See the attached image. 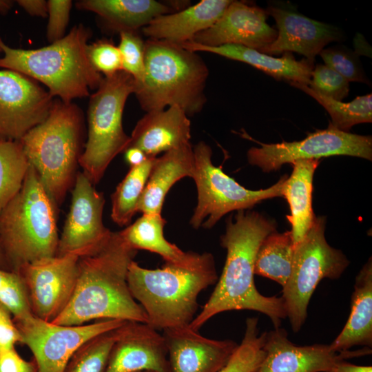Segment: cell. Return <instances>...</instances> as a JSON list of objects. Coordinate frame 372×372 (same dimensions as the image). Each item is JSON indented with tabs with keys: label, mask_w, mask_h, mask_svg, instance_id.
I'll return each instance as SVG.
<instances>
[{
	"label": "cell",
	"mask_w": 372,
	"mask_h": 372,
	"mask_svg": "<svg viewBox=\"0 0 372 372\" xmlns=\"http://www.w3.org/2000/svg\"><path fill=\"white\" fill-rule=\"evenodd\" d=\"M247 152L249 164L263 172L278 170L283 165L297 160L320 159L336 155H346L372 159V136L340 131L329 123L324 130L309 133L301 141L262 143Z\"/></svg>",
	"instance_id": "7c38bea8"
},
{
	"label": "cell",
	"mask_w": 372,
	"mask_h": 372,
	"mask_svg": "<svg viewBox=\"0 0 372 372\" xmlns=\"http://www.w3.org/2000/svg\"><path fill=\"white\" fill-rule=\"evenodd\" d=\"M91 31L83 25L73 27L62 39L34 50L13 48L0 39V69L12 70L45 85L50 95L70 103L88 96L103 76L87 55Z\"/></svg>",
	"instance_id": "3957f363"
},
{
	"label": "cell",
	"mask_w": 372,
	"mask_h": 372,
	"mask_svg": "<svg viewBox=\"0 0 372 372\" xmlns=\"http://www.w3.org/2000/svg\"><path fill=\"white\" fill-rule=\"evenodd\" d=\"M231 0H202L178 12L154 18L142 28L148 39L177 44L190 41L212 26L223 15Z\"/></svg>",
	"instance_id": "7402d4cb"
},
{
	"label": "cell",
	"mask_w": 372,
	"mask_h": 372,
	"mask_svg": "<svg viewBox=\"0 0 372 372\" xmlns=\"http://www.w3.org/2000/svg\"><path fill=\"white\" fill-rule=\"evenodd\" d=\"M87 55L93 68L103 76L123 70L119 49L110 40L101 39L88 44Z\"/></svg>",
	"instance_id": "f35d334b"
},
{
	"label": "cell",
	"mask_w": 372,
	"mask_h": 372,
	"mask_svg": "<svg viewBox=\"0 0 372 372\" xmlns=\"http://www.w3.org/2000/svg\"><path fill=\"white\" fill-rule=\"evenodd\" d=\"M264 349L266 355L254 372H328L344 359L371 352L369 347L334 352L327 344L296 345L280 327L266 332Z\"/></svg>",
	"instance_id": "2e32d148"
},
{
	"label": "cell",
	"mask_w": 372,
	"mask_h": 372,
	"mask_svg": "<svg viewBox=\"0 0 372 372\" xmlns=\"http://www.w3.org/2000/svg\"><path fill=\"white\" fill-rule=\"evenodd\" d=\"M82 125L76 105L55 100L46 118L20 140L29 164L56 209L75 180Z\"/></svg>",
	"instance_id": "52a82bcc"
},
{
	"label": "cell",
	"mask_w": 372,
	"mask_h": 372,
	"mask_svg": "<svg viewBox=\"0 0 372 372\" xmlns=\"http://www.w3.org/2000/svg\"><path fill=\"white\" fill-rule=\"evenodd\" d=\"M156 157H148L141 165L130 167L112 195L111 218L118 225H127L138 212V204Z\"/></svg>",
	"instance_id": "f546056e"
},
{
	"label": "cell",
	"mask_w": 372,
	"mask_h": 372,
	"mask_svg": "<svg viewBox=\"0 0 372 372\" xmlns=\"http://www.w3.org/2000/svg\"><path fill=\"white\" fill-rule=\"evenodd\" d=\"M0 372H37L34 359L22 358L15 348L0 353Z\"/></svg>",
	"instance_id": "b9f144b4"
},
{
	"label": "cell",
	"mask_w": 372,
	"mask_h": 372,
	"mask_svg": "<svg viewBox=\"0 0 372 372\" xmlns=\"http://www.w3.org/2000/svg\"><path fill=\"white\" fill-rule=\"evenodd\" d=\"M328 98L341 101L349 94V82L326 65L318 64L308 85Z\"/></svg>",
	"instance_id": "8d00e7d4"
},
{
	"label": "cell",
	"mask_w": 372,
	"mask_h": 372,
	"mask_svg": "<svg viewBox=\"0 0 372 372\" xmlns=\"http://www.w3.org/2000/svg\"><path fill=\"white\" fill-rule=\"evenodd\" d=\"M335 372H372L371 366H358L344 361L340 362Z\"/></svg>",
	"instance_id": "f6af8a7d"
},
{
	"label": "cell",
	"mask_w": 372,
	"mask_h": 372,
	"mask_svg": "<svg viewBox=\"0 0 372 372\" xmlns=\"http://www.w3.org/2000/svg\"><path fill=\"white\" fill-rule=\"evenodd\" d=\"M357 345L372 347L371 258L355 278L350 315L344 328L329 347L334 352H341Z\"/></svg>",
	"instance_id": "484cf974"
},
{
	"label": "cell",
	"mask_w": 372,
	"mask_h": 372,
	"mask_svg": "<svg viewBox=\"0 0 372 372\" xmlns=\"http://www.w3.org/2000/svg\"><path fill=\"white\" fill-rule=\"evenodd\" d=\"M17 3L32 16H48V1L44 0H19Z\"/></svg>",
	"instance_id": "7bdbcfd3"
},
{
	"label": "cell",
	"mask_w": 372,
	"mask_h": 372,
	"mask_svg": "<svg viewBox=\"0 0 372 372\" xmlns=\"http://www.w3.org/2000/svg\"><path fill=\"white\" fill-rule=\"evenodd\" d=\"M119 327L83 343L72 355L64 372H104Z\"/></svg>",
	"instance_id": "d6a6232c"
},
{
	"label": "cell",
	"mask_w": 372,
	"mask_h": 372,
	"mask_svg": "<svg viewBox=\"0 0 372 372\" xmlns=\"http://www.w3.org/2000/svg\"><path fill=\"white\" fill-rule=\"evenodd\" d=\"M319 54L325 65L340 74L347 81L365 82L367 81L353 52L340 47L323 49Z\"/></svg>",
	"instance_id": "74e56055"
},
{
	"label": "cell",
	"mask_w": 372,
	"mask_h": 372,
	"mask_svg": "<svg viewBox=\"0 0 372 372\" xmlns=\"http://www.w3.org/2000/svg\"><path fill=\"white\" fill-rule=\"evenodd\" d=\"M13 4V1L0 0V13L6 14L12 8Z\"/></svg>",
	"instance_id": "bcb514c9"
},
{
	"label": "cell",
	"mask_w": 372,
	"mask_h": 372,
	"mask_svg": "<svg viewBox=\"0 0 372 372\" xmlns=\"http://www.w3.org/2000/svg\"><path fill=\"white\" fill-rule=\"evenodd\" d=\"M13 321L21 336L20 343L26 345L33 354L37 372H64L72 355L83 343L127 322L110 319L66 326L46 322L33 315Z\"/></svg>",
	"instance_id": "8fae6325"
},
{
	"label": "cell",
	"mask_w": 372,
	"mask_h": 372,
	"mask_svg": "<svg viewBox=\"0 0 372 372\" xmlns=\"http://www.w3.org/2000/svg\"><path fill=\"white\" fill-rule=\"evenodd\" d=\"M265 11L274 19L278 34L271 44L258 50L262 53L270 55L294 52L314 63L316 56L325 45L342 37L335 26L311 19L293 10L269 6Z\"/></svg>",
	"instance_id": "ffe728a7"
},
{
	"label": "cell",
	"mask_w": 372,
	"mask_h": 372,
	"mask_svg": "<svg viewBox=\"0 0 372 372\" xmlns=\"http://www.w3.org/2000/svg\"><path fill=\"white\" fill-rule=\"evenodd\" d=\"M119 49L122 70L131 75L135 83L142 81L145 72V41L136 31L119 32Z\"/></svg>",
	"instance_id": "d590c367"
},
{
	"label": "cell",
	"mask_w": 372,
	"mask_h": 372,
	"mask_svg": "<svg viewBox=\"0 0 372 372\" xmlns=\"http://www.w3.org/2000/svg\"><path fill=\"white\" fill-rule=\"evenodd\" d=\"M257 318H248L241 343L218 372H254L263 361L266 332L259 333Z\"/></svg>",
	"instance_id": "836d02e7"
},
{
	"label": "cell",
	"mask_w": 372,
	"mask_h": 372,
	"mask_svg": "<svg viewBox=\"0 0 372 372\" xmlns=\"http://www.w3.org/2000/svg\"><path fill=\"white\" fill-rule=\"evenodd\" d=\"M0 302L10 311L13 320L32 315L26 287L17 272L0 269Z\"/></svg>",
	"instance_id": "e575fe53"
},
{
	"label": "cell",
	"mask_w": 372,
	"mask_h": 372,
	"mask_svg": "<svg viewBox=\"0 0 372 372\" xmlns=\"http://www.w3.org/2000/svg\"><path fill=\"white\" fill-rule=\"evenodd\" d=\"M124 152L125 161L130 167L141 165L148 158L141 149L134 147H127Z\"/></svg>",
	"instance_id": "ee69618b"
},
{
	"label": "cell",
	"mask_w": 372,
	"mask_h": 372,
	"mask_svg": "<svg viewBox=\"0 0 372 372\" xmlns=\"http://www.w3.org/2000/svg\"><path fill=\"white\" fill-rule=\"evenodd\" d=\"M29 166L20 141H0V213L20 191Z\"/></svg>",
	"instance_id": "1f68e13d"
},
{
	"label": "cell",
	"mask_w": 372,
	"mask_h": 372,
	"mask_svg": "<svg viewBox=\"0 0 372 372\" xmlns=\"http://www.w3.org/2000/svg\"><path fill=\"white\" fill-rule=\"evenodd\" d=\"M179 45L193 52L213 53L247 63L276 79L285 80L290 84L309 85L313 70V62L307 59L297 61L291 52H285L282 57L276 58L255 49L236 44L210 47L188 41Z\"/></svg>",
	"instance_id": "cb8c5ba5"
},
{
	"label": "cell",
	"mask_w": 372,
	"mask_h": 372,
	"mask_svg": "<svg viewBox=\"0 0 372 372\" xmlns=\"http://www.w3.org/2000/svg\"><path fill=\"white\" fill-rule=\"evenodd\" d=\"M133 77L121 70L103 76L90 96L87 111L88 135L79 164L93 185L98 183L112 161L129 147L130 136L123 127V113L128 96L134 94Z\"/></svg>",
	"instance_id": "ba28073f"
},
{
	"label": "cell",
	"mask_w": 372,
	"mask_h": 372,
	"mask_svg": "<svg viewBox=\"0 0 372 372\" xmlns=\"http://www.w3.org/2000/svg\"><path fill=\"white\" fill-rule=\"evenodd\" d=\"M209 69L197 52L180 45L153 39L145 41V72L134 92L146 112L176 105L187 116L200 112ZM135 82V81H134Z\"/></svg>",
	"instance_id": "277c9868"
},
{
	"label": "cell",
	"mask_w": 372,
	"mask_h": 372,
	"mask_svg": "<svg viewBox=\"0 0 372 372\" xmlns=\"http://www.w3.org/2000/svg\"><path fill=\"white\" fill-rule=\"evenodd\" d=\"M79 256L68 254L24 264L17 270L26 287L32 313L52 322L74 291Z\"/></svg>",
	"instance_id": "5bb4252c"
},
{
	"label": "cell",
	"mask_w": 372,
	"mask_h": 372,
	"mask_svg": "<svg viewBox=\"0 0 372 372\" xmlns=\"http://www.w3.org/2000/svg\"><path fill=\"white\" fill-rule=\"evenodd\" d=\"M138 372H153V371H138Z\"/></svg>",
	"instance_id": "681fc988"
},
{
	"label": "cell",
	"mask_w": 372,
	"mask_h": 372,
	"mask_svg": "<svg viewBox=\"0 0 372 372\" xmlns=\"http://www.w3.org/2000/svg\"><path fill=\"white\" fill-rule=\"evenodd\" d=\"M328 372H335V369H332V370H331V371H329Z\"/></svg>",
	"instance_id": "c3c4849f"
},
{
	"label": "cell",
	"mask_w": 372,
	"mask_h": 372,
	"mask_svg": "<svg viewBox=\"0 0 372 372\" xmlns=\"http://www.w3.org/2000/svg\"><path fill=\"white\" fill-rule=\"evenodd\" d=\"M178 106L147 112L136 124L129 147L141 149L147 157L190 143L191 122Z\"/></svg>",
	"instance_id": "44dd1931"
},
{
	"label": "cell",
	"mask_w": 372,
	"mask_h": 372,
	"mask_svg": "<svg viewBox=\"0 0 372 372\" xmlns=\"http://www.w3.org/2000/svg\"><path fill=\"white\" fill-rule=\"evenodd\" d=\"M166 221L160 214H144L133 224L118 231L133 249H143L161 256L165 263L197 269L215 262L211 254L183 251L164 236Z\"/></svg>",
	"instance_id": "603a6c76"
},
{
	"label": "cell",
	"mask_w": 372,
	"mask_h": 372,
	"mask_svg": "<svg viewBox=\"0 0 372 372\" xmlns=\"http://www.w3.org/2000/svg\"><path fill=\"white\" fill-rule=\"evenodd\" d=\"M137 250L118 232L96 252L79 257L73 295L64 311L52 323L82 325L94 319L147 323L145 312L134 299L127 271Z\"/></svg>",
	"instance_id": "7a4b0ae2"
},
{
	"label": "cell",
	"mask_w": 372,
	"mask_h": 372,
	"mask_svg": "<svg viewBox=\"0 0 372 372\" xmlns=\"http://www.w3.org/2000/svg\"><path fill=\"white\" fill-rule=\"evenodd\" d=\"M0 269L10 271L0 245Z\"/></svg>",
	"instance_id": "7dc6e473"
},
{
	"label": "cell",
	"mask_w": 372,
	"mask_h": 372,
	"mask_svg": "<svg viewBox=\"0 0 372 372\" xmlns=\"http://www.w3.org/2000/svg\"><path fill=\"white\" fill-rule=\"evenodd\" d=\"M21 336L10 311L0 302V353L15 348Z\"/></svg>",
	"instance_id": "60d3db41"
},
{
	"label": "cell",
	"mask_w": 372,
	"mask_h": 372,
	"mask_svg": "<svg viewBox=\"0 0 372 372\" xmlns=\"http://www.w3.org/2000/svg\"><path fill=\"white\" fill-rule=\"evenodd\" d=\"M103 194L97 192L83 174L75 177L72 203L59 239L56 256L74 254L79 257L99 251L112 232L103 222Z\"/></svg>",
	"instance_id": "4fadbf2b"
},
{
	"label": "cell",
	"mask_w": 372,
	"mask_h": 372,
	"mask_svg": "<svg viewBox=\"0 0 372 372\" xmlns=\"http://www.w3.org/2000/svg\"><path fill=\"white\" fill-rule=\"evenodd\" d=\"M53 103L49 92L36 81L0 69V141H20L46 118Z\"/></svg>",
	"instance_id": "9a60e30c"
},
{
	"label": "cell",
	"mask_w": 372,
	"mask_h": 372,
	"mask_svg": "<svg viewBox=\"0 0 372 372\" xmlns=\"http://www.w3.org/2000/svg\"><path fill=\"white\" fill-rule=\"evenodd\" d=\"M275 220L254 211L239 210L227 220L220 245L227 250L225 266L209 300L194 318L190 328L198 331L209 320L224 311L251 310L267 315L275 329L287 318L282 297L265 296L256 289L254 265L263 240L276 231Z\"/></svg>",
	"instance_id": "6da1fadb"
},
{
	"label": "cell",
	"mask_w": 372,
	"mask_h": 372,
	"mask_svg": "<svg viewBox=\"0 0 372 372\" xmlns=\"http://www.w3.org/2000/svg\"><path fill=\"white\" fill-rule=\"evenodd\" d=\"M291 85L310 95L322 105L331 118L330 123L340 131L349 132L357 124L372 121L371 94L357 96L351 102L344 103L322 95L308 85Z\"/></svg>",
	"instance_id": "4dcf8cb0"
},
{
	"label": "cell",
	"mask_w": 372,
	"mask_h": 372,
	"mask_svg": "<svg viewBox=\"0 0 372 372\" xmlns=\"http://www.w3.org/2000/svg\"><path fill=\"white\" fill-rule=\"evenodd\" d=\"M171 372H218L238 347L231 340H214L184 326L163 331Z\"/></svg>",
	"instance_id": "d6986e66"
},
{
	"label": "cell",
	"mask_w": 372,
	"mask_h": 372,
	"mask_svg": "<svg viewBox=\"0 0 372 372\" xmlns=\"http://www.w3.org/2000/svg\"><path fill=\"white\" fill-rule=\"evenodd\" d=\"M56 212L30 165L20 191L0 213V245L10 271L56 256Z\"/></svg>",
	"instance_id": "8992f818"
},
{
	"label": "cell",
	"mask_w": 372,
	"mask_h": 372,
	"mask_svg": "<svg viewBox=\"0 0 372 372\" xmlns=\"http://www.w3.org/2000/svg\"><path fill=\"white\" fill-rule=\"evenodd\" d=\"M171 372L165 339L147 323L127 321L118 328L104 372Z\"/></svg>",
	"instance_id": "e0dca14e"
},
{
	"label": "cell",
	"mask_w": 372,
	"mask_h": 372,
	"mask_svg": "<svg viewBox=\"0 0 372 372\" xmlns=\"http://www.w3.org/2000/svg\"><path fill=\"white\" fill-rule=\"evenodd\" d=\"M267 17L260 8L232 1L212 26L190 41L210 47L236 44L259 50L271 44L278 34L267 23Z\"/></svg>",
	"instance_id": "ac0fdd59"
},
{
	"label": "cell",
	"mask_w": 372,
	"mask_h": 372,
	"mask_svg": "<svg viewBox=\"0 0 372 372\" xmlns=\"http://www.w3.org/2000/svg\"><path fill=\"white\" fill-rule=\"evenodd\" d=\"M72 2L68 0L48 1L47 39L54 43L64 37Z\"/></svg>",
	"instance_id": "ab89813d"
},
{
	"label": "cell",
	"mask_w": 372,
	"mask_h": 372,
	"mask_svg": "<svg viewBox=\"0 0 372 372\" xmlns=\"http://www.w3.org/2000/svg\"><path fill=\"white\" fill-rule=\"evenodd\" d=\"M195 169L192 176L197 189V205L189 223L194 229H211L226 214L247 210L261 201L282 197V176L265 189L250 190L223 172L211 162L212 150L204 141L193 147Z\"/></svg>",
	"instance_id": "30bf717a"
},
{
	"label": "cell",
	"mask_w": 372,
	"mask_h": 372,
	"mask_svg": "<svg viewBox=\"0 0 372 372\" xmlns=\"http://www.w3.org/2000/svg\"><path fill=\"white\" fill-rule=\"evenodd\" d=\"M127 280L132 297L146 313L147 324L164 331L190 324L199 294L217 282L218 275L215 262L197 269L165 263L150 269L132 260Z\"/></svg>",
	"instance_id": "5b68a950"
},
{
	"label": "cell",
	"mask_w": 372,
	"mask_h": 372,
	"mask_svg": "<svg viewBox=\"0 0 372 372\" xmlns=\"http://www.w3.org/2000/svg\"><path fill=\"white\" fill-rule=\"evenodd\" d=\"M79 9L97 14L112 29L137 31L154 18L172 13L173 8L155 0H82Z\"/></svg>",
	"instance_id": "83f0119b"
},
{
	"label": "cell",
	"mask_w": 372,
	"mask_h": 372,
	"mask_svg": "<svg viewBox=\"0 0 372 372\" xmlns=\"http://www.w3.org/2000/svg\"><path fill=\"white\" fill-rule=\"evenodd\" d=\"M325 223L324 216H316L311 229L295 245L292 272L282 287L281 297L294 332L304 324L310 299L320 282L338 279L349 264L341 251L327 243Z\"/></svg>",
	"instance_id": "9c48e42d"
},
{
	"label": "cell",
	"mask_w": 372,
	"mask_h": 372,
	"mask_svg": "<svg viewBox=\"0 0 372 372\" xmlns=\"http://www.w3.org/2000/svg\"><path fill=\"white\" fill-rule=\"evenodd\" d=\"M1 52V49H0V52Z\"/></svg>",
	"instance_id": "f907efd6"
},
{
	"label": "cell",
	"mask_w": 372,
	"mask_h": 372,
	"mask_svg": "<svg viewBox=\"0 0 372 372\" xmlns=\"http://www.w3.org/2000/svg\"><path fill=\"white\" fill-rule=\"evenodd\" d=\"M295 245L290 231L269 234L257 251L254 274L269 278L283 287L293 269Z\"/></svg>",
	"instance_id": "f1b7e54d"
},
{
	"label": "cell",
	"mask_w": 372,
	"mask_h": 372,
	"mask_svg": "<svg viewBox=\"0 0 372 372\" xmlns=\"http://www.w3.org/2000/svg\"><path fill=\"white\" fill-rule=\"evenodd\" d=\"M318 159L297 160L291 163L293 170L282 186V195L288 202L290 231L294 245L300 242L312 227L316 216L312 209L313 178Z\"/></svg>",
	"instance_id": "4316f807"
},
{
	"label": "cell",
	"mask_w": 372,
	"mask_h": 372,
	"mask_svg": "<svg viewBox=\"0 0 372 372\" xmlns=\"http://www.w3.org/2000/svg\"><path fill=\"white\" fill-rule=\"evenodd\" d=\"M194 169V151L190 143L156 157L137 211L143 214H161L165 198L171 187L184 177L192 178Z\"/></svg>",
	"instance_id": "d4e9b609"
}]
</instances>
